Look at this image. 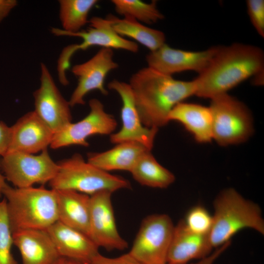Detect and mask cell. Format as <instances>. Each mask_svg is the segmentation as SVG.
<instances>
[{
	"label": "cell",
	"mask_w": 264,
	"mask_h": 264,
	"mask_svg": "<svg viewBox=\"0 0 264 264\" xmlns=\"http://www.w3.org/2000/svg\"><path fill=\"white\" fill-rule=\"evenodd\" d=\"M263 50L254 45L234 43L218 46L207 66L194 80L196 96L212 99L251 77L262 75Z\"/></svg>",
	"instance_id": "obj_1"
},
{
	"label": "cell",
	"mask_w": 264,
	"mask_h": 264,
	"mask_svg": "<svg viewBox=\"0 0 264 264\" xmlns=\"http://www.w3.org/2000/svg\"><path fill=\"white\" fill-rule=\"evenodd\" d=\"M129 84L142 123L149 128L166 125L174 107L195 94L193 80H176L149 66L133 74Z\"/></svg>",
	"instance_id": "obj_2"
},
{
	"label": "cell",
	"mask_w": 264,
	"mask_h": 264,
	"mask_svg": "<svg viewBox=\"0 0 264 264\" xmlns=\"http://www.w3.org/2000/svg\"><path fill=\"white\" fill-rule=\"evenodd\" d=\"M2 195L12 233L23 229L46 230L58 220L55 190L43 186L14 188L7 184Z\"/></svg>",
	"instance_id": "obj_3"
},
{
	"label": "cell",
	"mask_w": 264,
	"mask_h": 264,
	"mask_svg": "<svg viewBox=\"0 0 264 264\" xmlns=\"http://www.w3.org/2000/svg\"><path fill=\"white\" fill-rule=\"evenodd\" d=\"M213 224L208 235L213 248L231 241L233 236L245 229L264 235V220L258 204L246 199L233 188L221 191L214 202Z\"/></svg>",
	"instance_id": "obj_4"
},
{
	"label": "cell",
	"mask_w": 264,
	"mask_h": 264,
	"mask_svg": "<svg viewBox=\"0 0 264 264\" xmlns=\"http://www.w3.org/2000/svg\"><path fill=\"white\" fill-rule=\"evenodd\" d=\"M57 163L58 171L49 182L55 190H72L90 196L102 191L113 193L131 187L127 179L98 168L79 154Z\"/></svg>",
	"instance_id": "obj_5"
},
{
	"label": "cell",
	"mask_w": 264,
	"mask_h": 264,
	"mask_svg": "<svg viewBox=\"0 0 264 264\" xmlns=\"http://www.w3.org/2000/svg\"><path fill=\"white\" fill-rule=\"evenodd\" d=\"M211 100L213 139L226 146L249 139L253 132V119L246 105L228 93Z\"/></svg>",
	"instance_id": "obj_6"
},
{
	"label": "cell",
	"mask_w": 264,
	"mask_h": 264,
	"mask_svg": "<svg viewBox=\"0 0 264 264\" xmlns=\"http://www.w3.org/2000/svg\"><path fill=\"white\" fill-rule=\"evenodd\" d=\"M88 23L89 27L87 30H81L66 36L79 37L82 39V41L80 44L65 47L59 57L57 70L59 80L64 86L69 84L66 71L70 67L71 58L79 50H85L91 46H99L102 48L122 49L132 53H136L138 51L137 44L116 33L107 18L93 17L88 20Z\"/></svg>",
	"instance_id": "obj_7"
},
{
	"label": "cell",
	"mask_w": 264,
	"mask_h": 264,
	"mask_svg": "<svg viewBox=\"0 0 264 264\" xmlns=\"http://www.w3.org/2000/svg\"><path fill=\"white\" fill-rule=\"evenodd\" d=\"M175 226L166 214L145 218L129 253L142 264H167Z\"/></svg>",
	"instance_id": "obj_8"
},
{
	"label": "cell",
	"mask_w": 264,
	"mask_h": 264,
	"mask_svg": "<svg viewBox=\"0 0 264 264\" xmlns=\"http://www.w3.org/2000/svg\"><path fill=\"white\" fill-rule=\"evenodd\" d=\"M0 166L5 179L16 188L49 183L58 169V163L52 160L47 149L37 155L19 152L7 153L0 160Z\"/></svg>",
	"instance_id": "obj_9"
},
{
	"label": "cell",
	"mask_w": 264,
	"mask_h": 264,
	"mask_svg": "<svg viewBox=\"0 0 264 264\" xmlns=\"http://www.w3.org/2000/svg\"><path fill=\"white\" fill-rule=\"evenodd\" d=\"M89 106L90 111L85 117L77 122L70 123L54 134L51 148L58 149L71 145L88 147V137L112 133L117 127V121L106 112L102 102L97 99H91Z\"/></svg>",
	"instance_id": "obj_10"
},
{
	"label": "cell",
	"mask_w": 264,
	"mask_h": 264,
	"mask_svg": "<svg viewBox=\"0 0 264 264\" xmlns=\"http://www.w3.org/2000/svg\"><path fill=\"white\" fill-rule=\"evenodd\" d=\"M108 87L119 94L122 102V128L118 132L110 134V142L116 144L127 141L136 142L151 151L158 129L149 128L142 124L129 84L113 80L108 84Z\"/></svg>",
	"instance_id": "obj_11"
},
{
	"label": "cell",
	"mask_w": 264,
	"mask_h": 264,
	"mask_svg": "<svg viewBox=\"0 0 264 264\" xmlns=\"http://www.w3.org/2000/svg\"><path fill=\"white\" fill-rule=\"evenodd\" d=\"M34 111L55 133L72 122L71 107L46 66L41 64L40 85L33 93Z\"/></svg>",
	"instance_id": "obj_12"
},
{
	"label": "cell",
	"mask_w": 264,
	"mask_h": 264,
	"mask_svg": "<svg viewBox=\"0 0 264 264\" xmlns=\"http://www.w3.org/2000/svg\"><path fill=\"white\" fill-rule=\"evenodd\" d=\"M112 194L109 191H102L90 196L89 237L99 248L122 251L128 244L117 228L111 200Z\"/></svg>",
	"instance_id": "obj_13"
},
{
	"label": "cell",
	"mask_w": 264,
	"mask_h": 264,
	"mask_svg": "<svg viewBox=\"0 0 264 264\" xmlns=\"http://www.w3.org/2000/svg\"><path fill=\"white\" fill-rule=\"evenodd\" d=\"M118 67L112 49L107 48H102L84 63L74 65L71 72L77 78L78 84L68 101L70 107L84 105L85 96L93 90L107 95L108 91L104 87L106 77Z\"/></svg>",
	"instance_id": "obj_14"
},
{
	"label": "cell",
	"mask_w": 264,
	"mask_h": 264,
	"mask_svg": "<svg viewBox=\"0 0 264 264\" xmlns=\"http://www.w3.org/2000/svg\"><path fill=\"white\" fill-rule=\"evenodd\" d=\"M218 46L206 50L192 51L171 47L166 44L146 57L148 66L163 74L172 76L182 71L191 70L198 74L207 66Z\"/></svg>",
	"instance_id": "obj_15"
},
{
	"label": "cell",
	"mask_w": 264,
	"mask_h": 264,
	"mask_svg": "<svg viewBox=\"0 0 264 264\" xmlns=\"http://www.w3.org/2000/svg\"><path fill=\"white\" fill-rule=\"evenodd\" d=\"M11 128L7 153L35 154L50 146L54 133L33 110L20 117Z\"/></svg>",
	"instance_id": "obj_16"
},
{
	"label": "cell",
	"mask_w": 264,
	"mask_h": 264,
	"mask_svg": "<svg viewBox=\"0 0 264 264\" xmlns=\"http://www.w3.org/2000/svg\"><path fill=\"white\" fill-rule=\"evenodd\" d=\"M60 256L89 263L99 247L87 235L57 221L46 230Z\"/></svg>",
	"instance_id": "obj_17"
},
{
	"label": "cell",
	"mask_w": 264,
	"mask_h": 264,
	"mask_svg": "<svg viewBox=\"0 0 264 264\" xmlns=\"http://www.w3.org/2000/svg\"><path fill=\"white\" fill-rule=\"evenodd\" d=\"M22 264H52L60 255L46 230L23 229L12 233Z\"/></svg>",
	"instance_id": "obj_18"
},
{
	"label": "cell",
	"mask_w": 264,
	"mask_h": 264,
	"mask_svg": "<svg viewBox=\"0 0 264 264\" xmlns=\"http://www.w3.org/2000/svg\"><path fill=\"white\" fill-rule=\"evenodd\" d=\"M213 248L208 235L190 231L181 220L175 226L167 262L173 264H187L195 259H202L211 253Z\"/></svg>",
	"instance_id": "obj_19"
},
{
	"label": "cell",
	"mask_w": 264,
	"mask_h": 264,
	"mask_svg": "<svg viewBox=\"0 0 264 264\" xmlns=\"http://www.w3.org/2000/svg\"><path fill=\"white\" fill-rule=\"evenodd\" d=\"M55 191L58 221L89 237L90 196L72 190Z\"/></svg>",
	"instance_id": "obj_20"
},
{
	"label": "cell",
	"mask_w": 264,
	"mask_h": 264,
	"mask_svg": "<svg viewBox=\"0 0 264 264\" xmlns=\"http://www.w3.org/2000/svg\"><path fill=\"white\" fill-rule=\"evenodd\" d=\"M168 121L180 123L199 143H206L213 139L212 115L209 107L182 102L172 110Z\"/></svg>",
	"instance_id": "obj_21"
},
{
	"label": "cell",
	"mask_w": 264,
	"mask_h": 264,
	"mask_svg": "<svg viewBox=\"0 0 264 264\" xmlns=\"http://www.w3.org/2000/svg\"><path fill=\"white\" fill-rule=\"evenodd\" d=\"M147 150L137 142H124L103 152L89 153L87 161L107 172L114 170L130 172L141 155Z\"/></svg>",
	"instance_id": "obj_22"
},
{
	"label": "cell",
	"mask_w": 264,
	"mask_h": 264,
	"mask_svg": "<svg viewBox=\"0 0 264 264\" xmlns=\"http://www.w3.org/2000/svg\"><path fill=\"white\" fill-rule=\"evenodd\" d=\"M106 18L118 35L132 39L149 49L150 52L165 44V35L160 30L149 27L129 17L119 19L109 15Z\"/></svg>",
	"instance_id": "obj_23"
},
{
	"label": "cell",
	"mask_w": 264,
	"mask_h": 264,
	"mask_svg": "<svg viewBox=\"0 0 264 264\" xmlns=\"http://www.w3.org/2000/svg\"><path fill=\"white\" fill-rule=\"evenodd\" d=\"M97 0H60L59 18L63 29L52 28L56 36L78 32L88 22V16Z\"/></svg>",
	"instance_id": "obj_24"
},
{
	"label": "cell",
	"mask_w": 264,
	"mask_h": 264,
	"mask_svg": "<svg viewBox=\"0 0 264 264\" xmlns=\"http://www.w3.org/2000/svg\"><path fill=\"white\" fill-rule=\"evenodd\" d=\"M151 151L147 150L141 155L130 173L141 185L166 188L174 182L175 176L158 162Z\"/></svg>",
	"instance_id": "obj_25"
},
{
	"label": "cell",
	"mask_w": 264,
	"mask_h": 264,
	"mask_svg": "<svg viewBox=\"0 0 264 264\" xmlns=\"http://www.w3.org/2000/svg\"><path fill=\"white\" fill-rule=\"evenodd\" d=\"M115 10L123 17H129L143 23L151 24L164 18L157 1L146 3L139 0H112Z\"/></svg>",
	"instance_id": "obj_26"
},
{
	"label": "cell",
	"mask_w": 264,
	"mask_h": 264,
	"mask_svg": "<svg viewBox=\"0 0 264 264\" xmlns=\"http://www.w3.org/2000/svg\"><path fill=\"white\" fill-rule=\"evenodd\" d=\"M12 232L8 218L6 200H0V264H19L14 258L11 247Z\"/></svg>",
	"instance_id": "obj_27"
},
{
	"label": "cell",
	"mask_w": 264,
	"mask_h": 264,
	"mask_svg": "<svg viewBox=\"0 0 264 264\" xmlns=\"http://www.w3.org/2000/svg\"><path fill=\"white\" fill-rule=\"evenodd\" d=\"M183 220L190 231L200 235H208L213 224V216L201 205L192 207Z\"/></svg>",
	"instance_id": "obj_28"
},
{
	"label": "cell",
	"mask_w": 264,
	"mask_h": 264,
	"mask_svg": "<svg viewBox=\"0 0 264 264\" xmlns=\"http://www.w3.org/2000/svg\"><path fill=\"white\" fill-rule=\"evenodd\" d=\"M247 11L250 20L259 35L264 37V0H247Z\"/></svg>",
	"instance_id": "obj_29"
},
{
	"label": "cell",
	"mask_w": 264,
	"mask_h": 264,
	"mask_svg": "<svg viewBox=\"0 0 264 264\" xmlns=\"http://www.w3.org/2000/svg\"><path fill=\"white\" fill-rule=\"evenodd\" d=\"M89 264H142L132 256L129 252L120 256L110 258L99 253L90 262Z\"/></svg>",
	"instance_id": "obj_30"
},
{
	"label": "cell",
	"mask_w": 264,
	"mask_h": 264,
	"mask_svg": "<svg viewBox=\"0 0 264 264\" xmlns=\"http://www.w3.org/2000/svg\"><path fill=\"white\" fill-rule=\"evenodd\" d=\"M11 138V128L0 121V156L2 157L7 152Z\"/></svg>",
	"instance_id": "obj_31"
},
{
	"label": "cell",
	"mask_w": 264,
	"mask_h": 264,
	"mask_svg": "<svg viewBox=\"0 0 264 264\" xmlns=\"http://www.w3.org/2000/svg\"><path fill=\"white\" fill-rule=\"evenodd\" d=\"M231 244V241L228 242L216 248L207 257L199 260L196 263L192 264H213L214 262L228 248Z\"/></svg>",
	"instance_id": "obj_32"
},
{
	"label": "cell",
	"mask_w": 264,
	"mask_h": 264,
	"mask_svg": "<svg viewBox=\"0 0 264 264\" xmlns=\"http://www.w3.org/2000/svg\"><path fill=\"white\" fill-rule=\"evenodd\" d=\"M18 1L16 0H0V23L17 6Z\"/></svg>",
	"instance_id": "obj_33"
},
{
	"label": "cell",
	"mask_w": 264,
	"mask_h": 264,
	"mask_svg": "<svg viewBox=\"0 0 264 264\" xmlns=\"http://www.w3.org/2000/svg\"><path fill=\"white\" fill-rule=\"evenodd\" d=\"M52 264H89V263L82 262L68 258L60 256Z\"/></svg>",
	"instance_id": "obj_34"
},
{
	"label": "cell",
	"mask_w": 264,
	"mask_h": 264,
	"mask_svg": "<svg viewBox=\"0 0 264 264\" xmlns=\"http://www.w3.org/2000/svg\"><path fill=\"white\" fill-rule=\"evenodd\" d=\"M1 166H0V198L2 195V191L4 187L7 184L5 182V177L1 174Z\"/></svg>",
	"instance_id": "obj_35"
},
{
	"label": "cell",
	"mask_w": 264,
	"mask_h": 264,
	"mask_svg": "<svg viewBox=\"0 0 264 264\" xmlns=\"http://www.w3.org/2000/svg\"><path fill=\"white\" fill-rule=\"evenodd\" d=\"M167 264H169V263H167Z\"/></svg>",
	"instance_id": "obj_36"
}]
</instances>
